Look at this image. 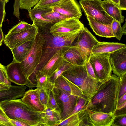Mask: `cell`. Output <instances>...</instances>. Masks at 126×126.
I'll return each instance as SVG.
<instances>
[{
  "mask_svg": "<svg viewBox=\"0 0 126 126\" xmlns=\"http://www.w3.org/2000/svg\"><path fill=\"white\" fill-rule=\"evenodd\" d=\"M20 63L13 60L6 66L8 79L10 81L18 85H29L30 84V82L23 73Z\"/></svg>",
  "mask_w": 126,
  "mask_h": 126,
  "instance_id": "cell-15",
  "label": "cell"
},
{
  "mask_svg": "<svg viewBox=\"0 0 126 126\" xmlns=\"http://www.w3.org/2000/svg\"><path fill=\"white\" fill-rule=\"evenodd\" d=\"M44 112V118L47 126H57L62 121L61 114L47 106Z\"/></svg>",
  "mask_w": 126,
  "mask_h": 126,
  "instance_id": "cell-26",
  "label": "cell"
},
{
  "mask_svg": "<svg viewBox=\"0 0 126 126\" xmlns=\"http://www.w3.org/2000/svg\"><path fill=\"white\" fill-rule=\"evenodd\" d=\"M45 42L42 33L39 32L32 41L29 52L24 59L20 63L21 69L29 80L30 76L36 71L40 63Z\"/></svg>",
  "mask_w": 126,
  "mask_h": 126,
  "instance_id": "cell-5",
  "label": "cell"
},
{
  "mask_svg": "<svg viewBox=\"0 0 126 126\" xmlns=\"http://www.w3.org/2000/svg\"><path fill=\"white\" fill-rule=\"evenodd\" d=\"M73 66L69 63L64 61L63 64L56 70L53 74L49 78L50 80L53 83L55 80L61 76L63 73Z\"/></svg>",
  "mask_w": 126,
  "mask_h": 126,
  "instance_id": "cell-33",
  "label": "cell"
},
{
  "mask_svg": "<svg viewBox=\"0 0 126 126\" xmlns=\"http://www.w3.org/2000/svg\"><path fill=\"white\" fill-rule=\"evenodd\" d=\"M32 41L26 42L11 50L13 60L19 63L23 61L31 49Z\"/></svg>",
  "mask_w": 126,
  "mask_h": 126,
  "instance_id": "cell-25",
  "label": "cell"
},
{
  "mask_svg": "<svg viewBox=\"0 0 126 126\" xmlns=\"http://www.w3.org/2000/svg\"><path fill=\"white\" fill-rule=\"evenodd\" d=\"M126 93V74L119 78L118 99Z\"/></svg>",
  "mask_w": 126,
  "mask_h": 126,
  "instance_id": "cell-40",
  "label": "cell"
},
{
  "mask_svg": "<svg viewBox=\"0 0 126 126\" xmlns=\"http://www.w3.org/2000/svg\"><path fill=\"white\" fill-rule=\"evenodd\" d=\"M34 25L33 23L31 24L24 21H20L12 28L7 34L18 32L28 30L32 27Z\"/></svg>",
  "mask_w": 126,
  "mask_h": 126,
  "instance_id": "cell-31",
  "label": "cell"
},
{
  "mask_svg": "<svg viewBox=\"0 0 126 126\" xmlns=\"http://www.w3.org/2000/svg\"><path fill=\"white\" fill-rule=\"evenodd\" d=\"M37 88L38 90L40 100L41 103L45 108L47 106L49 99L48 92L43 88Z\"/></svg>",
  "mask_w": 126,
  "mask_h": 126,
  "instance_id": "cell-38",
  "label": "cell"
},
{
  "mask_svg": "<svg viewBox=\"0 0 126 126\" xmlns=\"http://www.w3.org/2000/svg\"><path fill=\"white\" fill-rule=\"evenodd\" d=\"M101 6L107 14L113 20L121 24L123 22L124 17L122 15L121 10L112 2L110 0L102 1Z\"/></svg>",
  "mask_w": 126,
  "mask_h": 126,
  "instance_id": "cell-24",
  "label": "cell"
},
{
  "mask_svg": "<svg viewBox=\"0 0 126 126\" xmlns=\"http://www.w3.org/2000/svg\"><path fill=\"white\" fill-rule=\"evenodd\" d=\"M111 126H126V114L115 116Z\"/></svg>",
  "mask_w": 126,
  "mask_h": 126,
  "instance_id": "cell-42",
  "label": "cell"
},
{
  "mask_svg": "<svg viewBox=\"0 0 126 126\" xmlns=\"http://www.w3.org/2000/svg\"><path fill=\"white\" fill-rule=\"evenodd\" d=\"M61 75L78 87L88 98L94 94L102 82L89 75L85 65H73Z\"/></svg>",
  "mask_w": 126,
  "mask_h": 126,
  "instance_id": "cell-3",
  "label": "cell"
},
{
  "mask_svg": "<svg viewBox=\"0 0 126 126\" xmlns=\"http://www.w3.org/2000/svg\"><path fill=\"white\" fill-rule=\"evenodd\" d=\"M2 2L6 3H7L9 1V0H0Z\"/></svg>",
  "mask_w": 126,
  "mask_h": 126,
  "instance_id": "cell-54",
  "label": "cell"
},
{
  "mask_svg": "<svg viewBox=\"0 0 126 126\" xmlns=\"http://www.w3.org/2000/svg\"><path fill=\"white\" fill-rule=\"evenodd\" d=\"M111 25L114 37L120 40L123 35L121 24L119 22L113 20Z\"/></svg>",
  "mask_w": 126,
  "mask_h": 126,
  "instance_id": "cell-34",
  "label": "cell"
},
{
  "mask_svg": "<svg viewBox=\"0 0 126 126\" xmlns=\"http://www.w3.org/2000/svg\"><path fill=\"white\" fill-rule=\"evenodd\" d=\"M9 121L13 126H29L26 123L20 120L9 119Z\"/></svg>",
  "mask_w": 126,
  "mask_h": 126,
  "instance_id": "cell-46",
  "label": "cell"
},
{
  "mask_svg": "<svg viewBox=\"0 0 126 126\" xmlns=\"http://www.w3.org/2000/svg\"><path fill=\"white\" fill-rule=\"evenodd\" d=\"M71 46H66L57 50L46 64L39 70L36 71L50 78L64 61L63 54Z\"/></svg>",
  "mask_w": 126,
  "mask_h": 126,
  "instance_id": "cell-14",
  "label": "cell"
},
{
  "mask_svg": "<svg viewBox=\"0 0 126 126\" xmlns=\"http://www.w3.org/2000/svg\"><path fill=\"white\" fill-rule=\"evenodd\" d=\"M79 121L77 113L72 114L62 121L57 126H79Z\"/></svg>",
  "mask_w": 126,
  "mask_h": 126,
  "instance_id": "cell-29",
  "label": "cell"
},
{
  "mask_svg": "<svg viewBox=\"0 0 126 126\" xmlns=\"http://www.w3.org/2000/svg\"><path fill=\"white\" fill-rule=\"evenodd\" d=\"M6 72V66L3 65L0 62V82L11 86Z\"/></svg>",
  "mask_w": 126,
  "mask_h": 126,
  "instance_id": "cell-39",
  "label": "cell"
},
{
  "mask_svg": "<svg viewBox=\"0 0 126 126\" xmlns=\"http://www.w3.org/2000/svg\"><path fill=\"white\" fill-rule=\"evenodd\" d=\"M53 84L54 87L60 89L75 96L88 98L78 87L62 75L55 80Z\"/></svg>",
  "mask_w": 126,
  "mask_h": 126,
  "instance_id": "cell-18",
  "label": "cell"
},
{
  "mask_svg": "<svg viewBox=\"0 0 126 126\" xmlns=\"http://www.w3.org/2000/svg\"><path fill=\"white\" fill-rule=\"evenodd\" d=\"M116 6H118L119 5V0H110Z\"/></svg>",
  "mask_w": 126,
  "mask_h": 126,
  "instance_id": "cell-52",
  "label": "cell"
},
{
  "mask_svg": "<svg viewBox=\"0 0 126 126\" xmlns=\"http://www.w3.org/2000/svg\"><path fill=\"white\" fill-rule=\"evenodd\" d=\"M51 8L52 11L57 12L68 18L79 19L82 16L80 7L75 0H63Z\"/></svg>",
  "mask_w": 126,
  "mask_h": 126,
  "instance_id": "cell-12",
  "label": "cell"
},
{
  "mask_svg": "<svg viewBox=\"0 0 126 126\" xmlns=\"http://www.w3.org/2000/svg\"><path fill=\"white\" fill-rule=\"evenodd\" d=\"M21 99L23 102L34 110L39 112H44L45 107L40 100L37 88L26 91Z\"/></svg>",
  "mask_w": 126,
  "mask_h": 126,
  "instance_id": "cell-19",
  "label": "cell"
},
{
  "mask_svg": "<svg viewBox=\"0 0 126 126\" xmlns=\"http://www.w3.org/2000/svg\"><path fill=\"white\" fill-rule=\"evenodd\" d=\"M7 85L4 84L0 82V88L1 87H3L4 86Z\"/></svg>",
  "mask_w": 126,
  "mask_h": 126,
  "instance_id": "cell-53",
  "label": "cell"
},
{
  "mask_svg": "<svg viewBox=\"0 0 126 126\" xmlns=\"http://www.w3.org/2000/svg\"><path fill=\"white\" fill-rule=\"evenodd\" d=\"M89 61L95 75L99 81L103 82L111 77L112 70L108 54L91 53Z\"/></svg>",
  "mask_w": 126,
  "mask_h": 126,
  "instance_id": "cell-6",
  "label": "cell"
},
{
  "mask_svg": "<svg viewBox=\"0 0 126 126\" xmlns=\"http://www.w3.org/2000/svg\"><path fill=\"white\" fill-rule=\"evenodd\" d=\"M84 65L88 74L94 79L98 80L95 75L93 69L90 62L89 59L86 62Z\"/></svg>",
  "mask_w": 126,
  "mask_h": 126,
  "instance_id": "cell-44",
  "label": "cell"
},
{
  "mask_svg": "<svg viewBox=\"0 0 126 126\" xmlns=\"http://www.w3.org/2000/svg\"><path fill=\"white\" fill-rule=\"evenodd\" d=\"M52 10L51 8H42L34 7L28 11L29 16L34 24L38 28H44L50 24L55 23L54 21L43 18L42 14Z\"/></svg>",
  "mask_w": 126,
  "mask_h": 126,
  "instance_id": "cell-20",
  "label": "cell"
},
{
  "mask_svg": "<svg viewBox=\"0 0 126 126\" xmlns=\"http://www.w3.org/2000/svg\"><path fill=\"white\" fill-rule=\"evenodd\" d=\"M87 18L89 25L96 35L107 38L114 37L112 32L111 24H104L90 16H87Z\"/></svg>",
  "mask_w": 126,
  "mask_h": 126,
  "instance_id": "cell-22",
  "label": "cell"
},
{
  "mask_svg": "<svg viewBox=\"0 0 126 126\" xmlns=\"http://www.w3.org/2000/svg\"><path fill=\"white\" fill-rule=\"evenodd\" d=\"M13 14L20 22L19 0H15L13 4Z\"/></svg>",
  "mask_w": 126,
  "mask_h": 126,
  "instance_id": "cell-45",
  "label": "cell"
},
{
  "mask_svg": "<svg viewBox=\"0 0 126 126\" xmlns=\"http://www.w3.org/2000/svg\"><path fill=\"white\" fill-rule=\"evenodd\" d=\"M84 27L79 19L67 18L53 24L49 32L55 37H63L78 33Z\"/></svg>",
  "mask_w": 126,
  "mask_h": 126,
  "instance_id": "cell-8",
  "label": "cell"
},
{
  "mask_svg": "<svg viewBox=\"0 0 126 126\" xmlns=\"http://www.w3.org/2000/svg\"><path fill=\"white\" fill-rule=\"evenodd\" d=\"M126 47V44L117 42H99L92 48L93 54H109Z\"/></svg>",
  "mask_w": 126,
  "mask_h": 126,
  "instance_id": "cell-23",
  "label": "cell"
},
{
  "mask_svg": "<svg viewBox=\"0 0 126 126\" xmlns=\"http://www.w3.org/2000/svg\"><path fill=\"white\" fill-rule=\"evenodd\" d=\"M40 0H19V8L28 11L36 5Z\"/></svg>",
  "mask_w": 126,
  "mask_h": 126,
  "instance_id": "cell-37",
  "label": "cell"
},
{
  "mask_svg": "<svg viewBox=\"0 0 126 126\" xmlns=\"http://www.w3.org/2000/svg\"><path fill=\"white\" fill-rule=\"evenodd\" d=\"M0 126H1V125L0 124Z\"/></svg>",
  "mask_w": 126,
  "mask_h": 126,
  "instance_id": "cell-55",
  "label": "cell"
},
{
  "mask_svg": "<svg viewBox=\"0 0 126 126\" xmlns=\"http://www.w3.org/2000/svg\"><path fill=\"white\" fill-rule=\"evenodd\" d=\"M80 31L76 33L63 37H55L49 32L42 33L45 42L40 61L36 71L41 69L57 50L66 46L72 45Z\"/></svg>",
  "mask_w": 126,
  "mask_h": 126,
  "instance_id": "cell-4",
  "label": "cell"
},
{
  "mask_svg": "<svg viewBox=\"0 0 126 126\" xmlns=\"http://www.w3.org/2000/svg\"><path fill=\"white\" fill-rule=\"evenodd\" d=\"M39 32V28L34 24L32 28L18 32L7 34L4 42L11 50L27 42L32 41Z\"/></svg>",
  "mask_w": 126,
  "mask_h": 126,
  "instance_id": "cell-10",
  "label": "cell"
},
{
  "mask_svg": "<svg viewBox=\"0 0 126 126\" xmlns=\"http://www.w3.org/2000/svg\"><path fill=\"white\" fill-rule=\"evenodd\" d=\"M63 57L65 61L77 66L84 65L90 58L79 48L72 45L64 53Z\"/></svg>",
  "mask_w": 126,
  "mask_h": 126,
  "instance_id": "cell-16",
  "label": "cell"
},
{
  "mask_svg": "<svg viewBox=\"0 0 126 126\" xmlns=\"http://www.w3.org/2000/svg\"><path fill=\"white\" fill-rule=\"evenodd\" d=\"M121 10H126V0H119V5L117 6Z\"/></svg>",
  "mask_w": 126,
  "mask_h": 126,
  "instance_id": "cell-48",
  "label": "cell"
},
{
  "mask_svg": "<svg viewBox=\"0 0 126 126\" xmlns=\"http://www.w3.org/2000/svg\"><path fill=\"white\" fill-rule=\"evenodd\" d=\"M75 40V43L72 45L79 48L90 57L93 47L100 42L84 26Z\"/></svg>",
  "mask_w": 126,
  "mask_h": 126,
  "instance_id": "cell-13",
  "label": "cell"
},
{
  "mask_svg": "<svg viewBox=\"0 0 126 126\" xmlns=\"http://www.w3.org/2000/svg\"><path fill=\"white\" fill-rule=\"evenodd\" d=\"M122 27V30L123 35H126V23L125 21V23Z\"/></svg>",
  "mask_w": 126,
  "mask_h": 126,
  "instance_id": "cell-51",
  "label": "cell"
},
{
  "mask_svg": "<svg viewBox=\"0 0 126 126\" xmlns=\"http://www.w3.org/2000/svg\"><path fill=\"white\" fill-rule=\"evenodd\" d=\"M0 124L1 126H13L1 107L0 102Z\"/></svg>",
  "mask_w": 126,
  "mask_h": 126,
  "instance_id": "cell-41",
  "label": "cell"
},
{
  "mask_svg": "<svg viewBox=\"0 0 126 126\" xmlns=\"http://www.w3.org/2000/svg\"><path fill=\"white\" fill-rule=\"evenodd\" d=\"M42 17L46 19L53 21L55 23L68 18L66 16L55 11H50L42 14Z\"/></svg>",
  "mask_w": 126,
  "mask_h": 126,
  "instance_id": "cell-28",
  "label": "cell"
},
{
  "mask_svg": "<svg viewBox=\"0 0 126 126\" xmlns=\"http://www.w3.org/2000/svg\"><path fill=\"white\" fill-rule=\"evenodd\" d=\"M77 114L79 121V126H92L89 118V112L87 109L81 111Z\"/></svg>",
  "mask_w": 126,
  "mask_h": 126,
  "instance_id": "cell-32",
  "label": "cell"
},
{
  "mask_svg": "<svg viewBox=\"0 0 126 126\" xmlns=\"http://www.w3.org/2000/svg\"><path fill=\"white\" fill-rule=\"evenodd\" d=\"M126 102V93L118 99L117 107Z\"/></svg>",
  "mask_w": 126,
  "mask_h": 126,
  "instance_id": "cell-49",
  "label": "cell"
},
{
  "mask_svg": "<svg viewBox=\"0 0 126 126\" xmlns=\"http://www.w3.org/2000/svg\"><path fill=\"white\" fill-rule=\"evenodd\" d=\"M63 0H40L34 7L35 8H49Z\"/></svg>",
  "mask_w": 126,
  "mask_h": 126,
  "instance_id": "cell-36",
  "label": "cell"
},
{
  "mask_svg": "<svg viewBox=\"0 0 126 126\" xmlns=\"http://www.w3.org/2000/svg\"><path fill=\"white\" fill-rule=\"evenodd\" d=\"M0 103L9 119L22 121L29 126H47L44 120V112L34 110L21 98L6 101Z\"/></svg>",
  "mask_w": 126,
  "mask_h": 126,
  "instance_id": "cell-2",
  "label": "cell"
},
{
  "mask_svg": "<svg viewBox=\"0 0 126 126\" xmlns=\"http://www.w3.org/2000/svg\"><path fill=\"white\" fill-rule=\"evenodd\" d=\"M119 78L111 75L102 82L94 94L89 98L86 109L92 112L114 114L118 100Z\"/></svg>",
  "mask_w": 126,
  "mask_h": 126,
  "instance_id": "cell-1",
  "label": "cell"
},
{
  "mask_svg": "<svg viewBox=\"0 0 126 126\" xmlns=\"http://www.w3.org/2000/svg\"><path fill=\"white\" fill-rule=\"evenodd\" d=\"M34 74L36 78V88H42L47 91L53 88L54 84L50 80L49 78L37 71Z\"/></svg>",
  "mask_w": 126,
  "mask_h": 126,
  "instance_id": "cell-27",
  "label": "cell"
},
{
  "mask_svg": "<svg viewBox=\"0 0 126 126\" xmlns=\"http://www.w3.org/2000/svg\"><path fill=\"white\" fill-rule=\"evenodd\" d=\"M126 114V106L116 109L115 113V116Z\"/></svg>",
  "mask_w": 126,
  "mask_h": 126,
  "instance_id": "cell-47",
  "label": "cell"
},
{
  "mask_svg": "<svg viewBox=\"0 0 126 126\" xmlns=\"http://www.w3.org/2000/svg\"><path fill=\"white\" fill-rule=\"evenodd\" d=\"M4 34L2 29V27L0 26V47L4 39Z\"/></svg>",
  "mask_w": 126,
  "mask_h": 126,
  "instance_id": "cell-50",
  "label": "cell"
},
{
  "mask_svg": "<svg viewBox=\"0 0 126 126\" xmlns=\"http://www.w3.org/2000/svg\"><path fill=\"white\" fill-rule=\"evenodd\" d=\"M28 85L24 86L7 85L0 88V102L22 97Z\"/></svg>",
  "mask_w": 126,
  "mask_h": 126,
  "instance_id": "cell-17",
  "label": "cell"
},
{
  "mask_svg": "<svg viewBox=\"0 0 126 126\" xmlns=\"http://www.w3.org/2000/svg\"><path fill=\"white\" fill-rule=\"evenodd\" d=\"M89 101V98L78 97L75 107L71 115L77 113L84 110L86 109Z\"/></svg>",
  "mask_w": 126,
  "mask_h": 126,
  "instance_id": "cell-30",
  "label": "cell"
},
{
  "mask_svg": "<svg viewBox=\"0 0 126 126\" xmlns=\"http://www.w3.org/2000/svg\"><path fill=\"white\" fill-rule=\"evenodd\" d=\"M53 89L48 92L49 99L47 106L52 109L55 110L61 114V110L58 104L53 91Z\"/></svg>",
  "mask_w": 126,
  "mask_h": 126,
  "instance_id": "cell-35",
  "label": "cell"
},
{
  "mask_svg": "<svg viewBox=\"0 0 126 126\" xmlns=\"http://www.w3.org/2000/svg\"><path fill=\"white\" fill-rule=\"evenodd\" d=\"M89 112L90 120L93 126H111L115 117L111 113Z\"/></svg>",
  "mask_w": 126,
  "mask_h": 126,
  "instance_id": "cell-21",
  "label": "cell"
},
{
  "mask_svg": "<svg viewBox=\"0 0 126 126\" xmlns=\"http://www.w3.org/2000/svg\"><path fill=\"white\" fill-rule=\"evenodd\" d=\"M6 3L0 0V26L2 27L6 15L5 9Z\"/></svg>",
  "mask_w": 126,
  "mask_h": 126,
  "instance_id": "cell-43",
  "label": "cell"
},
{
  "mask_svg": "<svg viewBox=\"0 0 126 126\" xmlns=\"http://www.w3.org/2000/svg\"><path fill=\"white\" fill-rule=\"evenodd\" d=\"M53 91L60 109L62 121L71 115L75 107L78 97L60 89L54 87Z\"/></svg>",
  "mask_w": 126,
  "mask_h": 126,
  "instance_id": "cell-9",
  "label": "cell"
},
{
  "mask_svg": "<svg viewBox=\"0 0 126 126\" xmlns=\"http://www.w3.org/2000/svg\"><path fill=\"white\" fill-rule=\"evenodd\" d=\"M101 0H80L79 3L86 16L105 24H111L113 19L108 15L101 6Z\"/></svg>",
  "mask_w": 126,
  "mask_h": 126,
  "instance_id": "cell-7",
  "label": "cell"
},
{
  "mask_svg": "<svg viewBox=\"0 0 126 126\" xmlns=\"http://www.w3.org/2000/svg\"><path fill=\"white\" fill-rule=\"evenodd\" d=\"M113 74L119 78L126 74V47L108 54Z\"/></svg>",
  "mask_w": 126,
  "mask_h": 126,
  "instance_id": "cell-11",
  "label": "cell"
}]
</instances>
